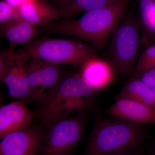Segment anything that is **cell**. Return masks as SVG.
<instances>
[{"label":"cell","instance_id":"obj_1","mask_svg":"<svg viewBox=\"0 0 155 155\" xmlns=\"http://www.w3.org/2000/svg\"><path fill=\"white\" fill-rule=\"evenodd\" d=\"M129 2L118 0L104 8L85 12L78 19L52 22L41 27L50 34L74 38L102 51L125 15Z\"/></svg>","mask_w":155,"mask_h":155},{"label":"cell","instance_id":"obj_2","mask_svg":"<svg viewBox=\"0 0 155 155\" xmlns=\"http://www.w3.org/2000/svg\"><path fill=\"white\" fill-rule=\"evenodd\" d=\"M145 137L142 125L119 118L96 122L84 155H116L140 148Z\"/></svg>","mask_w":155,"mask_h":155},{"label":"cell","instance_id":"obj_3","mask_svg":"<svg viewBox=\"0 0 155 155\" xmlns=\"http://www.w3.org/2000/svg\"><path fill=\"white\" fill-rule=\"evenodd\" d=\"M96 91L82 77L76 74L59 82L50 91L35 113L43 123H50L92 107L90 97Z\"/></svg>","mask_w":155,"mask_h":155},{"label":"cell","instance_id":"obj_4","mask_svg":"<svg viewBox=\"0 0 155 155\" xmlns=\"http://www.w3.org/2000/svg\"><path fill=\"white\" fill-rule=\"evenodd\" d=\"M17 53L27 61L34 59L57 66L69 65L81 68L99 57L94 47L75 38H42L25 45Z\"/></svg>","mask_w":155,"mask_h":155},{"label":"cell","instance_id":"obj_5","mask_svg":"<svg viewBox=\"0 0 155 155\" xmlns=\"http://www.w3.org/2000/svg\"><path fill=\"white\" fill-rule=\"evenodd\" d=\"M140 30L139 20L124 15L110 38L107 49L110 64L123 75H131L135 68Z\"/></svg>","mask_w":155,"mask_h":155},{"label":"cell","instance_id":"obj_6","mask_svg":"<svg viewBox=\"0 0 155 155\" xmlns=\"http://www.w3.org/2000/svg\"><path fill=\"white\" fill-rule=\"evenodd\" d=\"M85 111L56 120L47 126L41 153L42 155H67L79 143L86 122Z\"/></svg>","mask_w":155,"mask_h":155},{"label":"cell","instance_id":"obj_7","mask_svg":"<svg viewBox=\"0 0 155 155\" xmlns=\"http://www.w3.org/2000/svg\"><path fill=\"white\" fill-rule=\"evenodd\" d=\"M27 61L9 48L1 54L0 78L7 87L8 94L22 101H35L28 80Z\"/></svg>","mask_w":155,"mask_h":155},{"label":"cell","instance_id":"obj_8","mask_svg":"<svg viewBox=\"0 0 155 155\" xmlns=\"http://www.w3.org/2000/svg\"><path fill=\"white\" fill-rule=\"evenodd\" d=\"M45 132L40 125L13 132L1 139L0 155H38L41 153Z\"/></svg>","mask_w":155,"mask_h":155},{"label":"cell","instance_id":"obj_9","mask_svg":"<svg viewBox=\"0 0 155 155\" xmlns=\"http://www.w3.org/2000/svg\"><path fill=\"white\" fill-rule=\"evenodd\" d=\"M27 69L28 84L35 101L41 104L60 81L58 66L31 59Z\"/></svg>","mask_w":155,"mask_h":155},{"label":"cell","instance_id":"obj_10","mask_svg":"<svg viewBox=\"0 0 155 155\" xmlns=\"http://www.w3.org/2000/svg\"><path fill=\"white\" fill-rule=\"evenodd\" d=\"M106 114L139 125H155V108L125 98L116 97Z\"/></svg>","mask_w":155,"mask_h":155},{"label":"cell","instance_id":"obj_11","mask_svg":"<svg viewBox=\"0 0 155 155\" xmlns=\"http://www.w3.org/2000/svg\"><path fill=\"white\" fill-rule=\"evenodd\" d=\"M35 116V113L29 110L22 101L12 102L1 106L0 138L9 134L28 128Z\"/></svg>","mask_w":155,"mask_h":155},{"label":"cell","instance_id":"obj_12","mask_svg":"<svg viewBox=\"0 0 155 155\" xmlns=\"http://www.w3.org/2000/svg\"><path fill=\"white\" fill-rule=\"evenodd\" d=\"M17 11L22 19L41 27L52 22L60 15L58 9L41 0H26Z\"/></svg>","mask_w":155,"mask_h":155},{"label":"cell","instance_id":"obj_13","mask_svg":"<svg viewBox=\"0 0 155 155\" xmlns=\"http://www.w3.org/2000/svg\"><path fill=\"white\" fill-rule=\"evenodd\" d=\"M1 31L14 49L16 45L28 44L31 42L37 32V25L25 21L17 15L10 21L1 24Z\"/></svg>","mask_w":155,"mask_h":155},{"label":"cell","instance_id":"obj_14","mask_svg":"<svg viewBox=\"0 0 155 155\" xmlns=\"http://www.w3.org/2000/svg\"><path fill=\"white\" fill-rule=\"evenodd\" d=\"M81 69L82 77L96 91L107 85L112 79V67L99 57L89 61Z\"/></svg>","mask_w":155,"mask_h":155},{"label":"cell","instance_id":"obj_15","mask_svg":"<svg viewBox=\"0 0 155 155\" xmlns=\"http://www.w3.org/2000/svg\"><path fill=\"white\" fill-rule=\"evenodd\" d=\"M141 41L146 47L155 44V0H138Z\"/></svg>","mask_w":155,"mask_h":155},{"label":"cell","instance_id":"obj_16","mask_svg":"<svg viewBox=\"0 0 155 155\" xmlns=\"http://www.w3.org/2000/svg\"><path fill=\"white\" fill-rule=\"evenodd\" d=\"M116 97L129 99L155 108V94L139 78H129Z\"/></svg>","mask_w":155,"mask_h":155},{"label":"cell","instance_id":"obj_17","mask_svg":"<svg viewBox=\"0 0 155 155\" xmlns=\"http://www.w3.org/2000/svg\"><path fill=\"white\" fill-rule=\"evenodd\" d=\"M118 0H72L66 5L59 8L60 15L66 18L71 17L82 12H86L104 8Z\"/></svg>","mask_w":155,"mask_h":155},{"label":"cell","instance_id":"obj_18","mask_svg":"<svg viewBox=\"0 0 155 155\" xmlns=\"http://www.w3.org/2000/svg\"><path fill=\"white\" fill-rule=\"evenodd\" d=\"M154 68L155 44L147 47L143 52L129 78H139L143 72Z\"/></svg>","mask_w":155,"mask_h":155},{"label":"cell","instance_id":"obj_19","mask_svg":"<svg viewBox=\"0 0 155 155\" xmlns=\"http://www.w3.org/2000/svg\"><path fill=\"white\" fill-rule=\"evenodd\" d=\"M18 15L17 8L10 5L5 1L0 2V23L3 24Z\"/></svg>","mask_w":155,"mask_h":155},{"label":"cell","instance_id":"obj_20","mask_svg":"<svg viewBox=\"0 0 155 155\" xmlns=\"http://www.w3.org/2000/svg\"><path fill=\"white\" fill-rule=\"evenodd\" d=\"M139 78L155 94V68L143 72Z\"/></svg>","mask_w":155,"mask_h":155},{"label":"cell","instance_id":"obj_21","mask_svg":"<svg viewBox=\"0 0 155 155\" xmlns=\"http://www.w3.org/2000/svg\"><path fill=\"white\" fill-rule=\"evenodd\" d=\"M26 0H5L10 5L15 8H18Z\"/></svg>","mask_w":155,"mask_h":155},{"label":"cell","instance_id":"obj_22","mask_svg":"<svg viewBox=\"0 0 155 155\" xmlns=\"http://www.w3.org/2000/svg\"><path fill=\"white\" fill-rule=\"evenodd\" d=\"M116 155H145V154L143 151L140 149V148L138 149L134 150L133 151Z\"/></svg>","mask_w":155,"mask_h":155},{"label":"cell","instance_id":"obj_23","mask_svg":"<svg viewBox=\"0 0 155 155\" xmlns=\"http://www.w3.org/2000/svg\"><path fill=\"white\" fill-rule=\"evenodd\" d=\"M72 1V0H55L56 2L60 5L59 8L66 5L67 3H69V2Z\"/></svg>","mask_w":155,"mask_h":155},{"label":"cell","instance_id":"obj_24","mask_svg":"<svg viewBox=\"0 0 155 155\" xmlns=\"http://www.w3.org/2000/svg\"><path fill=\"white\" fill-rule=\"evenodd\" d=\"M148 155H155V142L151 147L149 152Z\"/></svg>","mask_w":155,"mask_h":155}]
</instances>
